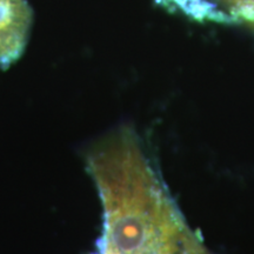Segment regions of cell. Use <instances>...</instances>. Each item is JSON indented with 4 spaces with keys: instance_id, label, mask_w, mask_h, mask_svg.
<instances>
[{
    "instance_id": "2",
    "label": "cell",
    "mask_w": 254,
    "mask_h": 254,
    "mask_svg": "<svg viewBox=\"0 0 254 254\" xmlns=\"http://www.w3.org/2000/svg\"><path fill=\"white\" fill-rule=\"evenodd\" d=\"M31 25L26 0H0V65L9 66L23 55Z\"/></svg>"
},
{
    "instance_id": "1",
    "label": "cell",
    "mask_w": 254,
    "mask_h": 254,
    "mask_svg": "<svg viewBox=\"0 0 254 254\" xmlns=\"http://www.w3.org/2000/svg\"><path fill=\"white\" fill-rule=\"evenodd\" d=\"M86 165L103 205L98 254H199L133 129L95 142Z\"/></svg>"
}]
</instances>
